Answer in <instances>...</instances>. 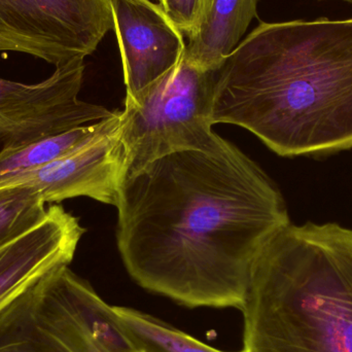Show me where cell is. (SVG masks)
Segmentation results:
<instances>
[{"mask_svg": "<svg viewBox=\"0 0 352 352\" xmlns=\"http://www.w3.org/2000/svg\"><path fill=\"white\" fill-rule=\"evenodd\" d=\"M158 3L186 37L196 28L204 8V0H158Z\"/></svg>", "mask_w": 352, "mask_h": 352, "instance_id": "obj_15", "label": "cell"}, {"mask_svg": "<svg viewBox=\"0 0 352 352\" xmlns=\"http://www.w3.org/2000/svg\"><path fill=\"white\" fill-rule=\"evenodd\" d=\"M116 207L130 277L190 309L240 311L256 256L291 223L276 184L229 142L157 159L124 178Z\"/></svg>", "mask_w": 352, "mask_h": 352, "instance_id": "obj_1", "label": "cell"}, {"mask_svg": "<svg viewBox=\"0 0 352 352\" xmlns=\"http://www.w3.org/2000/svg\"><path fill=\"white\" fill-rule=\"evenodd\" d=\"M113 27L111 0H0V52L55 67L85 60Z\"/></svg>", "mask_w": 352, "mask_h": 352, "instance_id": "obj_5", "label": "cell"}, {"mask_svg": "<svg viewBox=\"0 0 352 352\" xmlns=\"http://www.w3.org/2000/svg\"><path fill=\"white\" fill-rule=\"evenodd\" d=\"M124 178L125 151L118 125L97 134L50 164L20 176L6 186L32 188L45 203L89 197L117 206Z\"/></svg>", "mask_w": 352, "mask_h": 352, "instance_id": "obj_8", "label": "cell"}, {"mask_svg": "<svg viewBox=\"0 0 352 352\" xmlns=\"http://www.w3.org/2000/svg\"><path fill=\"white\" fill-rule=\"evenodd\" d=\"M111 309L140 351L228 352L209 346L168 322L135 308L111 306Z\"/></svg>", "mask_w": 352, "mask_h": 352, "instance_id": "obj_13", "label": "cell"}, {"mask_svg": "<svg viewBox=\"0 0 352 352\" xmlns=\"http://www.w3.org/2000/svg\"><path fill=\"white\" fill-rule=\"evenodd\" d=\"M88 285L68 266L41 277L0 314V352H82Z\"/></svg>", "mask_w": 352, "mask_h": 352, "instance_id": "obj_7", "label": "cell"}, {"mask_svg": "<svg viewBox=\"0 0 352 352\" xmlns=\"http://www.w3.org/2000/svg\"><path fill=\"white\" fill-rule=\"evenodd\" d=\"M344 1L351 2V3H352V0H344Z\"/></svg>", "mask_w": 352, "mask_h": 352, "instance_id": "obj_16", "label": "cell"}, {"mask_svg": "<svg viewBox=\"0 0 352 352\" xmlns=\"http://www.w3.org/2000/svg\"><path fill=\"white\" fill-rule=\"evenodd\" d=\"M120 111L109 119L45 136L29 144L0 151V188L20 176L37 170L82 146L97 134L117 127Z\"/></svg>", "mask_w": 352, "mask_h": 352, "instance_id": "obj_12", "label": "cell"}, {"mask_svg": "<svg viewBox=\"0 0 352 352\" xmlns=\"http://www.w3.org/2000/svg\"><path fill=\"white\" fill-rule=\"evenodd\" d=\"M211 122L279 156L352 148V18L261 23L215 70Z\"/></svg>", "mask_w": 352, "mask_h": 352, "instance_id": "obj_2", "label": "cell"}, {"mask_svg": "<svg viewBox=\"0 0 352 352\" xmlns=\"http://www.w3.org/2000/svg\"><path fill=\"white\" fill-rule=\"evenodd\" d=\"M45 201L25 186L0 188V245L28 231L43 219Z\"/></svg>", "mask_w": 352, "mask_h": 352, "instance_id": "obj_14", "label": "cell"}, {"mask_svg": "<svg viewBox=\"0 0 352 352\" xmlns=\"http://www.w3.org/2000/svg\"><path fill=\"white\" fill-rule=\"evenodd\" d=\"M136 352H142V351H136Z\"/></svg>", "mask_w": 352, "mask_h": 352, "instance_id": "obj_17", "label": "cell"}, {"mask_svg": "<svg viewBox=\"0 0 352 352\" xmlns=\"http://www.w3.org/2000/svg\"><path fill=\"white\" fill-rule=\"evenodd\" d=\"M214 76L184 55L144 90L126 95L119 124L125 177L173 153H214L225 146L228 140L211 128Z\"/></svg>", "mask_w": 352, "mask_h": 352, "instance_id": "obj_4", "label": "cell"}, {"mask_svg": "<svg viewBox=\"0 0 352 352\" xmlns=\"http://www.w3.org/2000/svg\"><path fill=\"white\" fill-rule=\"evenodd\" d=\"M84 60L56 67L36 84L0 78V144L14 148L45 136L109 119L117 111L78 99Z\"/></svg>", "mask_w": 352, "mask_h": 352, "instance_id": "obj_6", "label": "cell"}, {"mask_svg": "<svg viewBox=\"0 0 352 352\" xmlns=\"http://www.w3.org/2000/svg\"><path fill=\"white\" fill-rule=\"evenodd\" d=\"M86 229L61 205H51L41 221L0 245V314L41 277L69 266Z\"/></svg>", "mask_w": 352, "mask_h": 352, "instance_id": "obj_10", "label": "cell"}, {"mask_svg": "<svg viewBox=\"0 0 352 352\" xmlns=\"http://www.w3.org/2000/svg\"><path fill=\"white\" fill-rule=\"evenodd\" d=\"M123 62L126 95L133 96L175 67L186 53L184 35L152 0H111Z\"/></svg>", "mask_w": 352, "mask_h": 352, "instance_id": "obj_9", "label": "cell"}, {"mask_svg": "<svg viewBox=\"0 0 352 352\" xmlns=\"http://www.w3.org/2000/svg\"><path fill=\"white\" fill-rule=\"evenodd\" d=\"M258 0H205L202 16L188 37L186 57L215 72L242 41L254 16Z\"/></svg>", "mask_w": 352, "mask_h": 352, "instance_id": "obj_11", "label": "cell"}, {"mask_svg": "<svg viewBox=\"0 0 352 352\" xmlns=\"http://www.w3.org/2000/svg\"><path fill=\"white\" fill-rule=\"evenodd\" d=\"M241 352H352V230L291 223L252 265Z\"/></svg>", "mask_w": 352, "mask_h": 352, "instance_id": "obj_3", "label": "cell"}]
</instances>
